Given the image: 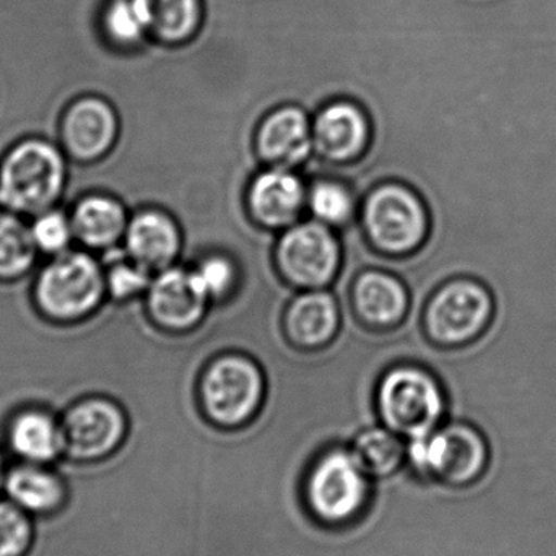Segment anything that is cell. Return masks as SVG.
Returning a JSON list of instances; mask_svg holds the SVG:
<instances>
[{
	"mask_svg": "<svg viewBox=\"0 0 556 556\" xmlns=\"http://www.w3.org/2000/svg\"><path fill=\"white\" fill-rule=\"evenodd\" d=\"M274 261L293 290H324L339 276L342 247L327 225L298 222L277 238Z\"/></svg>",
	"mask_w": 556,
	"mask_h": 556,
	"instance_id": "30bf717a",
	"label": "cell"
},
{
	"mask_svg": "<svg viewBox=\"0 0 556 556\" xmlns=\"http://www.w3.org/2000/svg\"><path fill=\"white\" fill-rule=\"evenodd\" d=\"M208 307L211 301L185 267H168L153 276L143 296L147 319L163 332L186 333L201 326Z\"/></svg>",
	"mask_w": 556,
	"mask_h": 556,
	"instance_id": "7c38bea8",
	"label": "cell"
},
{
	"mask_svg": "<svg viewBox=\"0 0 556 556\" xmlns=\"http://www.w3.org/2000/svg\"><path fill=\"white\" fill-rule=\"evenodd\" d=\"M71 160L59 143L29 136L13 143L0 159V208L35 217L58 207L68 185Z\"/></svg>",
	"mask_w": 556,
	"mask_h": 556,
	"instance_id": "7a4b0ae2",
	"label": "cell"
},
{
	"mask_svg": "<svg viewBox=\"0 0 556 556\" xmlns=\"http://www.w3.org/2000/svg\"><path fill=\"white\" fill-rule=\"evenodd\" d=\"M261 163L276 168H294L314 152L313 121L304 108L283 104L261 121L254 137Z\"/></svg>",
	"mask_w": 556,
	"mask_h": 556,
	"instance_id": "2e32d148",
	"label": "cell"
},
{
	"mask_svg": "<svg viewBox=\"0 0 556 556\" xmlns=\"http://www.w3.org/2000/svg\"><path fill=\"white\" fill-rule=\"evenodd\" d=\"M104 266V281H106L108 301L117 304L132 303L146 296L153 274L146 267L134 263L123 247L101 256Z\"/></svg>",
	"mask_w": 556,
	"mask_h": 556,
	"instance_id": "484cf974",
	"label": "cell"
},
{
	"mask_svg": "<svg viewBox=\"0 0 556 556\" xmlns=\"http://www.w3.org/2000/svg\"><path fill=\"white\" fill-rule=\"evenodd\" d=\"M339 301L326 290L293 294L283 311L285 337L301 352H314L329 345L340 330Z\"/></svg>",
	"mask_w": 556,
	"mask_h": 556,
	"instance_id": "ffe728a7",
	"label": "cell"
},
{
	"mask_svg": "<svg viewBox=\"0 0 556 556\" xmlns=\"http://www.w3.org/2000/svg\"><path fill=\"white\" fill-rule=\"evenodd\" d=\"M350 306L362 326L392 329L407 317L410 296L401 278L382 270H365L350 288Z\"/></svg>",
	"mask_w": 556,
	"mask_h": 556,
	"instance_id": "44dd1931",
	"label": "cell"
},
{
	"mask_svg": "<svg viewBox=\"0 0 556 556\" xmlns=\"http://www.w3.org/2000/svg\"><path fill=\"white\" fill-rule=\"evenodd\" d=\"M75 244L103 254L123 247L130 214L126 204L110 192L91 191L75 199L68 208Z\"/></svg>",
	"mask_w": 556,
	"mask_h": 556,
	"instance_id": "ac0fdd59",
	"label": "cell"
},
{
	"mask_svg": "<svg viewBox=\"0 0 556 556\" xmlns=\"http://www.w3.org/2000/svg\"><path fill=\"white\" fill-rule=\"evenodd\" d=\"M97 22L101 39L116 55L134 54L149 42V33L134 0H104Z\"/></svg>",
	"mask_w": 556,
	"mask_h": 556,
	"instance_id": "d4e9b609",
	"label": "cell"
},
{
	"mask_svg": "<svg viewBox=\"0 0 556 556\" xmlns=\"http://www.w3.org/2000/svg\"><path fill=\"white\" fill-rule=\"evenodd\" d=\"M28 224L33 243L39 256L46 260L67 253L72 248L77 247L71 215L59 205L28 218Z\"/></svg>",
	"mask_w": 556,
	"mask_h": 556,
	"instance_id": "83f0119b",
	"label": "cell"
},
{
	"mask_svg": "<svg viewBox=\"0 0 556 556\" xmlns=\"http://www.w3.org/2000/svg\"><path fill=\"white\" fill-rule=\"evenodd\" d=\"M350 450L369 479H389L397 473L408 459L407 440L384 425L359 431Z\"/></svg>",
	"mask_w": 556,
	"mask_h": 556,
	"instance_id": "603a6c76",
	"label": "cell"
},
{
	"mask_svg": "<svg viewBox=\"0 0 556 556\" xmlns=\"http://www.w3.org/2000/svg\"><path fill=\"white\" fill-rule=\"evenodd\" d=\"M39 253L28 218L0 208V283H15L35 273Z\"/></svg>",
	"mask_w": 556,
	"mask_h": 556,
	"instance_id": "cb8c5ba5",
	"label": "cell"
},
{
	"mask_svg": "<svg viewBox=\"0 0 556 556\" xmlns=\"http://www.w3.org/2000/svg\"><path fill=\"white\" fill-rule=\"evenodd\" d=\"M379 420L404 440L430 434L441 427L447 399L440 379L420 365H397L386 369L375 391Z\"/></svg>",
	"mask_w": 556,
	"mask_h": 556,
	"instance_id": "5b68a950",
	"label": "cell"
},
{
	"mask_svg": "<svg viewBox=\"0 0 556 556\" xmlns=\"http://www.w3.org/2000/svg\"><path fill=\"white\" fill-rule=\"evenodd\" d=\"M3 450L15 463L55 466L64 459L61 414L45 405H22L3 421Z\"/></svg>",
	"mask_w": 556,
	"mask_h": 556,
	"instance_id": "4fadbf2b",
	"label": "cell"
},
{
	"mask_svg": "<svg viewBox=\"0 0 556 556\" xmlns=\"http://www.w3.org/2000/svg\"><path fill=\"white\" fill-rule=\"evenodd\" d=\"M307 211L327 227H345L356 214V198L345 182L317 179L307 188Z\"/></svg>",
	"mask_w": 556,
	"mask_h": 556,
	"instance_id": "4316f807",
	"label": "cell"
},
{
	"mask_svg": "<svg viewBox=\"0 0 556 556\" xmlns=\"http://www.w3.org/2000/svg\"><path fill=\"white\" fill-rule=\"evenodd\" d=\"M307 205L303 179L288 168L254 173L247 189V208L251 220L264 230H287L298 224Z\"/></svg>",
	"mask_w": 556,
	"mask_h": 556,
	"instance_id": "9a60e30c",
	"label": "cell"
},
{
	"mask_svg": "<svg viewBox=\"0 0 556 556\" xmlns=\"http://www.w3.org/2000/svg\"><path fill=\"white\" fill-rule=\"evenodd\" d=\"M407 443L412 469L446 489H469L479 483L492 457L485 434L466 421L441 425Z\"/></svg>",
	"mask_w": 556,
	"mask_h": 556,
	"instance_id": "8992f818",
	"label": "cell"
},
{
	"mask_svg": "<svg viewBox=\"0 0 556 556\" xmlns=\"http://www.w3.org/2000/svg\"><path fill=\"white\" fill-rule=\"evenodd\" d=\"M64 459L74 466H98L116 456L129 437L126 408L108 397L90 394L77 399L61 414Z\"/></svg>",
	"mask_w": 556,
	"mask_h": 556,
	"instance_id": "9c48e42d",
	"label": "cell"
},
{
	"mask_svg": "<svg viewBox=\"0 0 556 556\" xmlns=\"http://www.w3.org/2000/svg\"><path fill=\"white\" fill-rule=\"evenodd\" d=\"M35 519L0 498V556H29L35 548Z\"/></svg>",
	"mask_w": 556,
	"mask_h": 556,
	"instance_id": "f1b7e54d",
	"label": "cell"
},
{
	"mask_svg": "<svg viewBox=\"0 0 556 556\" xmlns=\"http://www.w3.org/2000/svg\"><path fill=\"white\" fill-rule=\"evenodd\" d=\"M359 222L372 250L391 257L414 254L431 231L424 198L405 182L375 186L363 201Z\"/></svg>",
	"mask_w": 556,
	"mask_h": 556,
	"instance_id": "ba28073f",
	"label": "cell"
},
{
	"mask_svg": "<svg viewBox=\"0 0 556 556\" xmlns=\"http://www.w3.org/2000/svg\"><path fill=\"white\" fill-rule=\"evenodd\" d=\"M150 39L178 45L198 33L202 0H134Z\"/></svg>",
	"mask_w": 556,
	"mask_h": 556,
	"instance_id": "7402d4cb",
	"label": "cell"
},
{
	"mask_svg": "<svg viewBox=\"0 0 556 556\" xmlns=\"http://www.w3.org/2000/svg\"><path fill=\"white\" fill-rule=\"evenodd\" d=\"M29 300L52 326H77L98 314L108 301L103 261L81 248L49 257L33 277Z\"/></svg>",
	"mask_w": 556,
	"mask_h": 556,
	"instance_id": "6da1fadb",
	"label": "cell"
},
{
	"mask_svg": "<svg viewBox=\"0 0 556 556\" xmlns=\"http://www.w3.org/2000/svg\"><path fill=\"white\" fill-rule=\"evenodd\" d=\"M372 132L371 117L362 104L352 100L330 101L313 116L314 152L337 165L363 156Z\"/></svg>",
	"mask_w": 556,
	"mask_h": 556,
	"instance_id": "5bb4252c",
	"label": "cell"
},
{
	"mask_svg": "<svg viewBox=\"0 0 556 556\" xmlns=\"http://www.w3.org/2000/svg\"><path fill=\"white\" fill-rule=\"evenodd\" d=\"M182 243L181 225L173 215L162 208L143 207L130 214L123 250L134 263L159 274L175 266Z\"/></svg>",
	"mask_w": 556,
	"mask_h": 556,
	"instance_id": "e0dca14e",
	"label": "cell"
},
{
	"mask_svg": "<svg viewBox=\"0 0 556 556\" xmlns=\"http://www.w3.org/2000/svg\"><path fill=\"white\" fill-rule=\"evenodd\" d=\"M267 397L263 366L240 352L222 353L198 382L202 418L220 431H240L254 424Z\"/></svg>",
	"mask_w": 556,
	"mask_h": 556,
	"instance_id": "277c9868",
	"label": "cell"
},
{
	"mask_svg": "<svg viewBox=\"0 0 556 556\" xmlns=\"http://www.w3.org/2000/svg\"><path fill=\"white\" fill-rule=\"evenodd\" d=\"M238 270H240V266L230 257L214 253L202 257L192 267L191 273L195 283L212 304L215 301L217 303L227 301L228 293L240 283Z\"/></svg>",
	"mask_w": 556,
	"mask_h": 556,
	"instance_id": "f546056e",
	"label": "cell"
},
{
	"mask_svg": "<svg viewBox=\"0 0 556 556\" xmlns=\"http://www.w3.org/2000/svg\"><path fill=\"white\" fill-rule=\"evenodd\" d=\"M301 498L314 522L327 529H345L368 509L371 479L350 447H327L307 467Z\"/></svg>",
	"mask_w": 556,
	"mask_h": 556,
	"instance_id": "3957f363",
	"label": "cell"
},
{
	"mask_svg": "<svg viewBox=\"0 0 556 556\" xmlns=\"http://www.w3.org/2000/svg\"><path fill=\"white\" fill-rule=\"evenodd\" d=\"M496 316L489 285L469 276L441 283L424 307V333L438 349L460 350L479 342Z\"/></svg>",
	"mask_w": 556,
	"mask_h": 556,
	"instance_id": "52a82bcc",
	"label": "cell"
},
{
	"mask_svg": "<svg viewBox=\"0 0 556 556\" xmlns=\"http://www.w3.org/2000/svg\"><path fill=\"white\" fill-rule=\"evenodd\" d=\"M3 496L33 519H52L71 503V489L54 466L9 464L3 480Z\"/></svg>",
	"mask_w": 556,
	"mask_h": 556,
	"instance_id": "d6986e66",
	"label": "cell"
},
{
	"mask_svg": "<svg viewBox=\"0 0 556 556\" xmlns=\"http://www.w3.org/2000/svg\"><path fill=\"white\" fill-rule=\"evenodd\" d=\"M121 130L119 111L108 98L81 94L62 111L58 143L72 163L94 165L111 155L119 142Z\"/></svg>",
	"mask_w": 556,
	"mask_h": 556,
	"instance_id": "8fae6325",
	"label": "cell"
},
{
	"mask_svg": "<svg viewBox=\"0 0 556 556\" xmlns=\"http://www.w3.org/2000/svg\"><path fill=\"white\" fill-rule=\"evenodd\" d=\"M7 469H9V464H7V453L3 450V446H0V492L3 489V480H5Z\"/></svg>",
	"mask_w": 556,
	"mask_h": 556,
	"instance_id": "4dcf8cb0",
	"label": "cell"
}]
</instances>
